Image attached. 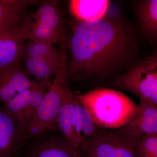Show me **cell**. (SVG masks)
Listing matches in <instances>:
<instances>
[{"label": "cell", "mask_w": 157, "mask_h": 157, "mask_svg": "<svg viewBox=\"0 0 157 157\" xmlns=\"http://www.w3.org/2000/svg\"><path fill=\"white\" fill-rule=\"evenodd\" d=\"M135 147L137 157H157V134L138 141Z\"/></svg>", "instance_id": "ffe728a7"}, {"label": "cell", "mask_w": 157, "mask_h": 157, "mask_svg": "<svg viewBox=\"0 0 157 157\" xmlns=\"http://www.w3.org/2000/svg\"><path fill=\"white\" fill-rule=\"evenodd\" d=\"M80 104L82 114V135L83 139V147L86 141L97 136L103 128L99 127L95 122L87 109L81 103Z\"/></svg>", "instance_id": "d6986e66"}, {"label": "cell", "mask_w": 157, "mask_h": 157, "mask_svg": "<svg viewBox=\"0 0 157 157\" xmlns=\"http://www.w3.org/2000/svg\"><path fill=\"white\" fill-rule=\"evenodd\" d=\"M24 61L27 73L36 78L38 82L51 81L56 73L59 63V61H50L38 59H29Z\"/></svg>", "instance_id": "ac0fdd59"}, {"label": "cell", "mask_w": 157, "mask_h": 157, "mask_svg": "<svg viewBox=\"0 0 157 157\" xmlns=\"http://www.w3.org/2000/svg\"><path fill=\"white\" fill-rule=\"evenodd\" d=\"M30 157H83L66 140H51L41 144Z\"/></svg>", "instance_id": "5bb4252c"}, {"label": "cell", "mask_w": 157, "mask_h": 157, "mask_svg": "<svg viewBox=\"0 0 157 157\" xmlns=\"http://www.w3.org/2000/svg\"><path fill=\"white\" fill-rule=\"evenodd\" d=\"M38 83L31 79L21 63L2 70L0 71V102L6 104Z\"/></svg>", "instance_id": "ba28073f"}, {"label": "cell", "mask_w": 157, "mask_h": 157, "mask_svg": "<svg viewBox=\"0 0 157 157\" xmlns=\"http://www.w3.org/2000/svg\"><path fill=\"white\" fill-rule=\"evenodd\" d=\"M76 94L95 122L102 128H120L139 108L132 98L110 89L98 88L83 94Z\"/></svg>", "instance_id": "7a4b0ae2"}, {"label": "cell", "mask_w": 157, "mask_h": 157, "mask_svg": "<svg viewBox=\"0 0 157 157\" xmlns=\"http://www.w3.org/2000/svg\"><path fill=\"white\" fill-rule=\"evenodd\" d=\"M83 157H137L135 147L124 137L103 128L82 147Z\"/></svg>", "instance_id": "8992f818"}, {"label": "cell", "mask_w": 157, "mask_h": 157, "mask_svg": "<svg viewBox=\"0 0 157 157\" xmlns=\"http://www.w3.org/2000/svg\"><path fill=\"white\" fill-rule=\"evenodd\" d=\"M74 103L75 105V123L74 133L76 143L78 149L81 151L83 146V142L82 135V114L81 104L76 97V93H74Z\"/></svg>", "instance_id": "44dd1931"}, {"label": "cell", "mask_w": 157, "mask_h": 157, "mask_svg": "<svg viewBox=\"0 0 157 157\" xmlns=\"http://www.w3.org/2000/svg\"><path fill=\"white\" fill-rule=\"evenodd\" d=\"M20 134L14 122L4 108L0 107V157L11 154Z\"/></svg>", "instance_id": "4fadbf2b"}, {"label": "cell", "mask_w": 157, "mask_h": 157, "mask_svg": "<svg viewBox=\"0 0 157 157\" xmlns=\"http://www.w3.org/2000/svg\"><path fill=\"white\" fill-rule=\"evenodd\" d=\"M60 59L53 82L38 107L33 122L28 130L35 136L57 128V120L63 96L68 87V55L66 42L59 43Z\"/></svg>", "instance_id": "3957f363"}, {"label": "cell", "mask_w": 157, "mask_h": 157, "mask_svg": "<svg viewBox=\"0 0 157 157\" xmlns=\"http://www.w3.org/2000/svg\"><path fill=\"white\" fill-rule=\"evenodd\" d=\"M38 59L50 61L59 62V50L54 45L41 42L29 40L24 43L22 59Z\"/></svg>", "instance_id": "9a60e30c"}, {"label": "cell", "mask_w": 157, "mask_h": 157, "mask_svg": "<svg viewBox=\"0 0 157 157\" xmlns=\"http://www.w3.org/2000/svg\"><path fill=\"white\" fill-rule=\"evenodd\" d=\"M51 81L38 82L33 87L20 93L4 104V109L16 125L20 133L27 132L41 101L50 88Z\"/></svg>", "instance_id": "5b68a950"}, {"label": "cell", "mask_w": 157, "mask_h": 157, "mask_svg": "<svg viewBox=\"0 0 157 157\" xmlns=\"http://www.w3.org/2000/svg\"><path fill=\"white\" fill-rule=\"evenodd\" d=\"M133 117L117 131L135 147L138 141L157 134V107L140 102Z\"/></svg>", "instance_id": "52a82bcc"}, {"label": "cell", "mask_w": 157, "mask_h": 157, "mask_svg": "<svg viewBox=\"0 0 157 157\" xmlns=\"http://www.w3.org/2000/svg\"><path fill=\"white\" fill-rule=\"evenodd\" d=\"M26 40L18 27L0 33V71L21 63Z\"/></svg>", "instance_id": "9c48e42d"}, {"label": "cell", "mask_w": 157, "mask_h": 157, "mask_svg": "<svg viewBox=\"0 0 157 157\" xmlns=\"http://www.w3.org/2000/svg\"><path fill=\"white\" fill-rule=\"evenodd\" d=\"M116 87L132 93L144 102L157 107V55L154 52L134 64L115 78Z\"/></svg>", "instance_id": "277c9868"}, {"label": "cell", "mask_w": 157, "mask_h": 157, "mask_svg": "<svg viewBox=\"0 0 157 157\" xmlns=\"http://www.w3.org/2000/svg\"><path fill=\"white\" fill-rule=\"evenodd\" d=\"M68 77H104L131 65L138 51L132 30L117 19L78 21L67 42Z\"/></svg>", "instance_id": "6da1fadb"}, {"label": "cell", "mask_w": 157, "mask_h": 157, "mask_svg": "<svg viewBox=\"0 0 157 157\" xmlns=\"http://www.w3.org/2000/svg\"><path fill=\"white\" fill-rule=\"evenodd\" d=\"M107 0H72L70 8L79 22H90L105 17L109 5Z\"/></svg>", "instance_id": "8fae6325"}, {"label": "cell", "mask_w": 157, "mask_h": 157, "mask_svg": "<svg viewBox=\"0 0 157 157\" xmlns=\"http://www.w3.org/2000/svg\"><path fill=\"white\" fill-rule=\"evenodd\" d=\"M138 20L144 33L151 38L157 35V1L140 2L137 8Z\"/></svg>", "instance_id": "e0dca14e"}, {"label": "cell", "mask_w": 157, "mask_h": 157, "mask_svg": "<svg viewBox=\"0 0 157 157\" xmlns=\"http://www.w3.org/2000/svg\"><path fill=\"white\" fill-rule=\"evenodd\" d=\"M36 0H0V33L13 27L25 18V10L29 6L36 4Z\"/></svg>", "instance_id": "30bf717a"}, {"label": "cell", "mask_w": 157, "mask_h": 157, "mask_svg": "<svg viewBox=\"0 0 157 157\" xmlns=\"http://www.w3.org/2000/svg\"><path fill=\"white\" fill-rule=\"evenodd\" d=\"M23 20L27 22L47 26L59 33L64 32L59 11L58 1H42L38 10Z\"/></svg>", "instance_id": "7c38bea8"}, {"label": "cell", "mask_w": 157, "mask_h": 157, "mask_svg": "<svg viewBox=\"0 0 157 157\" xmlns=\"http://www.w3.org/2000/svg\"><path fill=\"white\" fill-rule=\"evenodd\" d=\"M73 93L67 87L65 90L61 106L58 115L57 125L65 137V139L71 146L78 149L76 144L75 133L71 121L70 112V102Z\"/></svg>", "instance_id": "2e32d148"}, {"label": "cell", "mask_w": 157, "mask_h": 157, "mask_svg": "<svg viewBox=\"0 0 157 157\" xmlns=\"http://www.w3.org/2000/svg\"></svg>", "instance_id": "7402d4cb"}]
</instances>
